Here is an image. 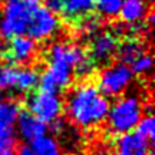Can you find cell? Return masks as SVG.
Masks as SVG:
<instances>
[{"label":"cell","mask_w":155,"mask_h":155,"mask_svg":"<svg viewBox=\"0 0 155 155\" xmlns=\"http://www.w3.org/2000/svg\"><path fill=\"white\" fill-rule=\"evenodd\" d=\"M109 102L92 83H81L71 91L66 112L71 121L82 128H91L106 119Z\"/></svg>","instance_id":"cell-1"},{"label":"cell","mask_w":155,"mask_h":155,"mask_svg":"<svg viewBox=\"0 0 155 155\" xmlns=\"http://www.w3.org/2000/svg\"><path fill=\"white\" fill-rule=\"evenodd\" d=\"M35 6L26 0H6L0 12V36L7 40L25 36Z\"/></svg>","instance_id":"cell-2"},{"label":"cell","mask_w":155,"mask_h":155,"mask_svg":"<svg viewBox=\"0 0 155 155\" xmlns=\"http://www.w3.org/2000/svg\"><path fill=\"white\" fill-rule=\"evenodd\" d=\"M142 118V104L138 96L128 95L119 98L112 106L106 115L108 128L115 135L132 132L134 128H137L139 119Z\"/></svg>","instance_id":"cell-3"},{"label":"cell","mask_w":155,"mask_h":155,"mask_svg":"<svg viewBox=\"0 0 155 155\" xmlns=\"http://www.w3.org/2000/svg\"><path fill=\"white\" fill-rule=\"evenodd\" d=\"M26 105H28L29 114H32L45 125L58 122L63 111V104L59 95L43 89L30 92L26 99Z\"/></svg>","instance_id":"cell-4"},{"label":"cell","mask_w":155,"mask_h":155,"mask_svg":"<svg viewBox=\"0 0 155 155\" xmlns=\"http://www.w3.org/2000/svg\"><path fill=\"white\" fill-rule=\"evenodd\" d=\"M39 72L33 68L5 65L0 68V89L30 94L39 85Z\"/></svg>","instance_id":"cell-5"},{"label":"cell","mask_w":155,"mask_h":155,"mask_svg":"<svg viewBox=\"0 0 155 155\" xmlns=\"http://www.w3.org/2000/svg\"><path fill=\"white\" fill-rule=\"evenodd\" d=\"M134 73L129 66L124 63H114L106 66L99 75L98 89L104 96H119L128 89L132 82Z\"/></svg>","instance_id":"cell-6"},{"label":"cell","mask_w":155,"mask_h":155,"mask_svg":"<svg viewBox=\"0 0 155 155\" xmlns=\"http://www.w3.org/2000/svg\"><path fill=\"white\" fill-rule=\"evenodd\" d=\"M59 30V19L56 15L50 13L45 6L36 5L29 22L28 35L29 39L32 40H46L52 38L53 35Z\"/></svg>","instance_id":"cell-7"},{"label":"cell","mask_w":155,"mask_h":155,"mask_svg":"<svg viewBox=\"0 0 155 155\" xmlns=\"http://www.w3.org/2000/svg\"><path fill=\"white\" fill-rule=\"evenodd\" d=\"M46 58L49 65H59L75 71L78 65L86 58V55L78 45L58 42L49 48Z\"/></svg>","instance_id":"cell-8"},{"label":"cell","mask_w":155,"mask_h":155,"mask_svg":"<svg viewBox=\"0 0 155 155\" xmlns=\"http://www.w3.org/2000/svg\"><path fill=\"white\" fill-rule=\"evenodd\" d=\"M119 46V38L112 32H101L92 39L89 45V59L96 65L108 63L116 55Z\"/></svg>","instance_id":"cell-9"},{"label":"cell","mask_w":155,"mask_h":155,"mask_svg":"<svg viewBox=\"0 0 155 155\" xmlns=\"http://www.w3.org/2000/svg\"><path fill=\"white\" fill-rule=\"evenodd\" d=\"M36 53V42L28 36H17L9 40V43L3 48V58L9 62V65H22L28 63Z\"/></svg>","instance_id":"cell-10"},{"label":"cell","mask_w":155,"mask_h":155,"mask_svg":"<svg viewBox=\"0 0 155 155\" xmlns=\"http://www.w3.org/2000/svg\"><path fill=\"white\" fill-rule=\"evenodd\" d=\"M72 69L59 66V65H48L45 72L39 78L40 89L55 92L58 94L59 91L68 88L72 82Z\"/></svg>","instance_id":"cell-11"},{"label":"cell","mask_w":155,"mask_h":155,"mask_svg":"<svg viewBox=\"0 0 155 155\" xmlns=\"http://www.w3.org/2000/svg\"><path fill=\"white\" fill-rule=\"evenodd\" d=\"M96 0H63L61 16L71 25L79 23L92 16Z\"/></svg>","instance_id":"cell-12"},{"label":"cell","mask_w":155,"mask_h":155,"mask_svg":"<svg viewBox=\"0 0 155 155\" xmlns=\"http://www.w3.org/2000/svg\"><path fill=\"white\" fill-rule=\"evenodd\" d=\"M116 151L121 155H148L151 142L137 132H128L116 139Z\"/></svg>","instance_id":"cell-13"},{"label":"cell","mask_w":155,"mask_h":155,"mask_svg":"<svg viewBox=\"0 0 155 155\" xmlns=\"http://www.w3.org/2000/svg\"><path fill=\"white\" fill-rule=\"evenodd\" d=\"M16 122L20 137L26 141H33L46 132V125L29 112H20Z\"/></svg>","instance_id":"cell-14"},{"label":"cell","mask_w":155,"mask_h":155,"mask_svg":"<svg viewBox=\"0 0 155 155\" xmlns=\"http://www.w3.org/2000/svg\"><path fill=\"white\" fill-rule=\"evenodd\" d=\"M147 13H148L147 0H124L118 16L121 17L124 23L132 26V25H137L141 20H144Z\"/></svg>","instance_id":"cell-15"},{"label":"cell","mask_w":155,"mask_h":155,"mask_svg":"<svg viewBox=\"0 0 155 155\" xmlns=\"http://www.w3.org/2000/svg\"><path fill=\"white\" fill-rule=\"evenodd\" d=\"M20 114L15 101H0V137H13V127Z\"/></svg>","instance_id":"cell-16"},{"label":"cell","mask_w":155,"mask_h":155,"mask_svg":"<svg viewBox=\"0 0 155 155\" xmlns=\"http://www.w3.org/2000/svg\"><path fill=\"white\" fill-rule=\"evenodd\" d=\"M145 53V45L138 40V39H127L125 42H119L118 46V52L116 55L119 58L121 63L124 65H131L137 58Z\"/></svg>","instance_id":"cell-17"},{"label":"cell","mask_w":155,"mask_h":155,"mask_svg":"<svg viewBox=\"0 0 155 155\" xmlns=\"http://www.w3.org/2000/svg\"><path fill=\"white\" fill-rule=\"evenodd\" d=\"M30 151L33 155H62L61 147L53 137L42 135L32 141Z\"/></svg>","instance_id":"cell-18"},{"label":"cell","mask_w":155,"mask_h":155,"mask_svg":"<svg viewBox=\"0 0 155 155\" xmlns=\"http://www.w3.org/2000/svg\"><path fill=\"white\" fill-rule=\"evenodd\" d=\"M122 3H124V0H96L95 9L99 12L101 16L111 19V17L119 15Z\"/></svg>","instance_id":"cell-19"},{"label":"cell","mask_w":155,"mask_h":155,"mask_svg":"<svg viewBox=\"0 0 155 155\" xmlns=\"http://www.w3.org/2000/svg\"><path fill=\"white\" fill-rule=\"evenodd\" d=\"M137 134L141 135L142 138H145L147 141L152 142L155 137V119L154 116L148 114V115L142 116L139 119L138 125H137Z\"/></svg>","instance_id":"cell-20"},{"label":"cell","mask_w":155,"mask_h":155,"mask_svg":"<svg viewBox=\"0 0 155 155\" xmlns=\"http://www.w3.org/2000/svg\"><path fill=\"white\" fill-rule=\"evenodd\" d=\"M129 69L134 75H147L152 69V56L147 55V53L141 55L131 63Z\"/></svg>","instance_id":"cell-21"},{"label":"cell","mask_w":155,"mask_h":155,"mask_svg":"<svg viewBox=\"0 0 155 155\" xmlns=\"http://www.w3.org/2000/svg\"><path fill=\"white\" fill-rule=\"evenodd\" d=\"M15 139L13 137H0V155H15Z\"/></svg>","instance_id":"cell-22"},{"label":"cell","mask_w":155,"mask_h":155,"mask_svg":"<svg viewBox=\"0 0 155 155\" xmlns=\"http://www.w3.org/2000/svg\"><path fill=\"white\" fill-rule=\"evenodd\" d=\"M45 7L53 15H61L62 7H63V0H46Z\"/></svg>","instance_id":"cell-23"},{"label":"cell","mask_w":155,"mask_h":155,"mask_svg":"<svg viewBox=\"0 0 155 155\" xmlns=\"http://www.w3.org/2000/svg\"><path fill=\"white\" fill-rule=\"evenodd\" d=\"M16 155H33V154H32V151H30L29 147H20Z\"/></svg>","instance_id":"cell-24"},{"label":"cell","mask_w":155,"mask_h":155,"mask_svg":"<svg viewBox=\"0 0 155 155\" xmlns=\"http://www.w3.org/2000/svg\"><path fill=\"white\" fill-rule=\"evenodd\" d=\"M26 2H30V3H36L38 0H26Z\"/></svg>","instance_id":"cell-25"},{"label":"cell","mask_w":155,"mask_h":155,"mask_svg":"<svg viewBox=\"0 0 155 155\" xmlns=\"http://www.w3.org/2000/svg\"><path fill=\"white\" fill-rule=\"evenodd\" d=\"M0 101H2V89H0Z\"/></svg>","instance_id":"cell-26"},{"label":"cell","mask_w":155,"mask_h":155,"mask_svg":"<svg viewBox=\"0 0 155 155\" xmlns=\"http://www.w3.org/2000/svg\"><path fill=\"white\" fill-rule=\"evenodd\" d=\"M116 155H121V154H116Z\"/></svg>","instance_id":"cell-27"}]
</instances>
